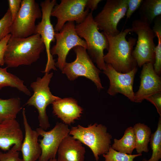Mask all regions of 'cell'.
<instances>
[{"label":"cell","mask_w":161,"mask_h":161,"mask_svg":"<svg viewBox=\"0 0 161 161\" xmlns=\"http://www.w3.org/2000/svg\"><path fill=\"white\" fill-rule=\"evenodd\" d=\"M44 49V45L38 34L24 38L11 35L4 54V64L7 68L30 65L38 60Z\"/></svg>","instance_id":"obj_1"},{"label":"cell","mask_w":161,"mask_h":161,"mask_svg":"<svg viewBox=\"0 0 161 161\" xmlns=\"http://www.w3.org/2000/svg\"><path fill=\"white\" fill-rule=\"evenodd\" d=\"M131 32L130 28H127L115 35L103 32L109 44L108 52L104 56V61L116 71L121 73H127L137 66L132 54L137 39L130 37L127 41L126 38Z\"/></svg>","instance_id":"obj_2"},{"label":"cell","mask_w":161,"mask_h":161,"mask_svg":"<svg viewBox=\"0 0 161 161\" xmlns=\"http://www.w3.org/2000/svg\"><path fill=\"white\" fill-rule=\"evenodd\" d=\"M75 29L78 35L86 42L87 52L92 61L99 69L103 70L106 67L103 51L105 49L108 50L109 44L103 32L99 31L92 12L89 13L83 22L75 25Z\"/></svg>","instance_id":"obj_3"},{"label":"cell","mask_w":161,"mask_h":161,"mask_svg":"<svg viewBox=\"0 0 161 161\" xmlns=\"http://www.w3.org/2000/svg\"><path fill=\"white\" fill-rule=\"evenodd\" d=\"M107 129L105 126L96 123L87 127L78 125L71 127L69 135L88 146L98 161L99 156L106 154L111 146L112 136Z\"/></svg>","instance_id":"obj_4"},{"label":"cell","mask_w":161,"mask_h":161,"mask_svg":"<svg viewBox=\"0 0 161 161\" xmlns=\"http://www.w3.org/2000/svg\"><path fill=\"white\" fill-rule=\"evenodd\" d=\"M53 75L52 72L45 73L43 77H38L36 81L31 83L30 86L33 94L26 104L34 106L37 110L39 125L45 130L50 127L47 107L61 98L53 95L50 91L49 84Z\"/></svg>","instance_id":"obj_5"},{"label":"cell","mask_w":161,"mask_h":161,"mask_svg":"<svg viewBox=\"0 0 161 161\" xmlns=\"http://www.w3.org/2000/svg\"><path fill=\"white\" fill-rule=\"evenodd\" d=\"M150 25L147 22L140 19H135L131 23V32L137 35L132 54L140 67L146 63H154L156 45L154 39L156 36Z\"/></svg>","instance_id":"obj_6"},{"label":"cell","mask_w":161,"mask_h":161,"mask_svg":"<svg viewBox=\"0 0 161 161\" xmlns=\"http://www.w3.org/2000/svg\"><path fill=\"white\" fill-rule=\"evenodd\" d=\"M76 58L73 61L66 63L61 70L70 80L82 76L92 81L99 91L103 89L99 77L100 70L96 66L89 55L86 49L80 46L74 47Z\"/></svg>","instance_id":"obj_7"},{"label":"cell","mask_w":161,"mask_h":161,"mask_svg":"<svg viewBox=\"0 0 161 161\" xmlns=\"http://www.w3.org/2000/svg\"><path fill=\"white\" fill-rule=\"evenodd\" d=\"M39 4L34 0H22L20 10L11 26L10 34L14 37L26 38L35 34V21L41 18Z\"/></svg>","instance_id":"obj_8"},{"label":"cell","mask_w":161,"mask_h":161,"mask_svg":"<svg viewBox=\"0 0 161 161\" xmlns=\"http://www.w3.org/2000/svg\"><path fill=\"white\" fill-rule=\"evenodd\" d=\"M75 26L74 21L67 22L60 31L55 33L56 43L50 49V52L52 56L57 55L56 66L61 71L66 63V57L71 49L78 46L86 49L87 48L85 41L77 34Z\"/></svg>","instance_id":"obj_9"},{"label":"cell","mask_w":161,"mask_h":161,"mask_svg":"<svg viewBox=\"0 0 161 161\" xmlns=\"http://www.w3.org/2000/svg\"><path fill=\"white\" fill-rule=\"evenodd\" d=\"M127 8V0H107L94 18L99 30L112 35L118 34V24L126 16Z\"/></svg>","instance_id":"obj_10"},{"label":"cell","mask_w":161,"mask_h":161,"mask_svg":"<svg viewBox=\"0 0 161 161\" xmlns=\"http://www.w3.org/2000/svg\"><path fill=\"white\" fill-rule=\"evenodd\" d=\"M57 4L56 0H46L40 4L42 12L41 20L36 25L35 34L41 36L44 45L47 60L45 69L43 72L49 73L51 69L57 70L55 63L50 53V44L55 41V31L52 24L50 17L52 10Z\"/></svg>","instance_id":"obj_11"},{"label":"cell","mask_w":161,"mask_h":161,"mask_svg":"<svg viewBox=\"0 0 161 161\" xmlns=\"http://www.w3.org/2000/svg\"><path fill=\"white\" fill-rule=\"evenodd\" d=\"M87 0H62L53 8L51 16L57 18L54 28L55 32L61 31L66 22L75 21L78 24L85 20L89 10L86 8Z\"/></svg>","instance_id":"obj_12"},{"label":"cell","mask_w":161,"mask_h":161,"mask_svg":"<svg viewBox=\"0 0 161 161\" xmlns=\"http://www.w3.org/2000/svg\"><path fill=\"white\" fill-rule=\"evenodd\" d=\"M36 131L39 136L43 137L38 142L41 153L38 161H49L56 158L59 146L64 138L69 134V126L62 122H57L51 130L46 131L39 127Z\"/></svg>","instance_id":"obj_13"},{"label":"cell","mask_w":161,"mask_h":161,"mask_svg":"<svg viewBox=\"0 0 161 161\" xmlns=\"http://www.w3.org/2000/svg\"><path fill=\"white\" fill-rule=\"evenodd\" d=\"M103 72L108 77L109 86L107 93L111 96H114L120 93L127 97L133 102H135L133 85L137 67L130 71L125 73L117 72L110 65L106 64Z\"/></svg>","instance_id":"obj_14"},{"label":"cell","mask_w":161,"mask_h":161,"mask_svg":"<svg viewBox=\"0 0 161 161\" xmlns=\"http://www.w3.org/2000/svg\"><path fill=\"white\" fill-rule=\"evenodd\" d=\"M142 66L140 86L134 93L136 103H141L150 95L161 92V77L155 72L153 64L148 63Z\"/></svg>","instance_id":"obj_15"},{"label":"cell","mask_w":161,"mask_h":161,"mask_svg":"<svg viewBox=\"0 0 161 161\" xmlns=\"http://www.w3.org/2000/svg\"><path fill=\"white\" fill-rule=\"evenodd\" d=\"M23 138L21 128L16 119L0 124V148L2 150L8 151L13 146L15 150L20 151Z\"/></svg>","instance_id":"obj_16"},{"label":"cell","mask_w":161,"mask_h":161,"mask_svg":"<svg viewBox=\"0 0 161 161\" xmlns=\"http://www.w3.org/2000/svg\"><path fill=\"white\" fill-rule=\"evenodd\" d=\"M25 130V137L22 143L21 151L23 161H36L40 157L41 151L38 143L39 134L36 130H32L26 117L25 110L22 112Z\"/></svg>","instance_id":"obj_17"},{"label":"cell","mask_w":161,"mask_h":161,"mask_svg":"<svg viewBox=\"0 0 161 161\" xmlns=\"http://www.w3.org/2000/svg\"><path fill=\"white\" fill-rule=\"evenodd\" d=\"M52 104L54 115L68 126L80 119L83 113V109L72 97L61 98Z\"/></svg>","instance_id":"obj_18"},{"label":"cell","mask_w":161,"mask_h":161,"mask_svg":"<svg viewBox=\"0 0 161 161\" xmlns=\"http://www.w3.org/2000/svg\"><path fill=\"white\" fill-rule=\"evenodd\" d=\"M85 153L83 144L69 134L59 146L57 159L58 161H84Z\"/></svg>","instance_id":"obj_19"},{"label":"cell","mask_w":161,"mask_h":161,"mask_svg":"<svg viewBox=\"0 0 161 161\" xmlns=\"http://www.w3.org/2000/svg\"><path fill=\"white\" fill-rule=\"evenodd\" d=\"M21 109L19 98H0V124L7 120L16 119Z\"/></svg>","instance_id":"obj_20"},{"label":"cell","mask_w":161,"mask_h":161,"mask_svg":"<svg viewBox=\"0 0 161 161\" xmlns=\"http://www.w3.org/2000/svg\"><path fill=\"white\" fill-rule=\"evenodd\" d=\"M140 19L151 24L161 15V0H143L139 8Z\"/></svg>","instance_id":"obj_21"},{"label":"cell","mask_w":161,"mask_h":161,"mask_svg":"<svg viewBox=\"0 0 161 161\" xmlns=\"http://www.w3.org/2000/svg\"><path fill=\"white\" fill-rule=\"evenodd\" d=\"M136 142L135 148L137 154L149 151L148 144L151 134V129L144 123H138L133 127Z\"/></svg>","instance_id":"obj_22"},{"label":"cell","mask_w":161,"mask_h":161,"mask_svg":"<svg viewBox=\"0 0 161 161\" xmlns=\"http://www.w3.org/2000/svg\"><path fill=\"white\" fill-rule=\"evenodd\" d=\"M111 148L121 152L132 154L135 148V136L133 127L130 126L125 130L123 136L120 139H114Z\"/></svg>","instance_id":"obj_23"},{"label":"cell","mask_w":161,"mask_h":161,"mask_svg":"<svg viewBox=\"0 0 161 161\" xmlns=\"http://www.w3.org/2000/svg\"><path fill=\"white\" fill-rule=\"evenodd\" d=\"M8 68L0 67V89L5 86H10L16 88L28 96L31 93L24 84V81L16 76L8 72Z\"/></svg>","instance_id":"obj_24"},{"label":"cell","mask_w":161,"mask_h":161,"mask_svg":"<svg viewBox=\"0 0 161 161\" xmlns=\"http://www.w3.org/2000/svg\"><path fill=\"white\" fill-rule=\"evenodd\" d=\"M150 142L152 156L148 160L143 159L142 161H159L161 158V117L159 118L156 131L151 134Z\"/></svg>","instance_id":"obj_25"},{"label":"cell","mask_w":161,"mask_h":161,"mask_svg":"<svg viewBox=\"0 0 161 161\" xmlns=\"http://www.w3.org/2000/svg\"><path fill=\"white\" fill-rule=\"evenodd\" d=\"M154 25L152 29L156 37L157 38L158 43L155 50L154 64L156 66L161 65V17H157L154 20Z\"/></svg>","instance_id":"obj_26"},{"label":"cell","mask_w":161,"mask_h":161,"mask_svg":"<svg viewBox=\"0 0 161 161\" xmlns=\"http://www.w3.org/2000/svg\"><path fill=\"white\" fill-rule=\"evenodd\" d=\"M142 154H129L121 152L114 150L111 146L108 152L102 155L105 158L104 161H134L135 157Z\"/></svg>","instance_id":"obj_27"},{"label":"cell","mask_w":161,"mask_h":161,"mask_svg":"<svg viewBox=\"0 0 161 161\" xmlns=\"http://www.w3.org/2000/svg\"><path fill=\"white\" fill-rule=\"evenodd\" d=\"M12 22L11 15L8 9L0 19V41L7 35L10 34Z\"/></svg>","instance_id":"obj_28"},{"label":"cell","mask_w":161,"mask_h":161,"mask_svg":"<svg viewBox=\"0 0 161 161\" xmlns=\"http://www.w3.org/2000/svg\"><path fill=\"white\" fill-rule=\"evenodd\" d=\"M0 161H23L19 156L18 151L12 148L8 151L4 153L0 152Z\"/></svg>","instance_id":"obj_29"},{"label":"cell","mask_w":161,"mask_h":161,"mask_svg":"<svg viewBox=\"0 0 161 161\" xmlns=\"http://www.w3.org/2000/svg\"><path fill=\"white\" fill-rule=\"evenodd\" d=\"M128 8L126 16L127 19H129L132 14L139 8L143 0H127Z\"/></svg>","instance_id":"obj_30"},{"label":"cell","mask_w":161,"mask_h":161,"mask_svg":"<svg viewBox=\"0 0 161 161\" xmlns=\"http://www.w3.org/2000/svg\"><path fill=\"white\" fill-rule=\"evenodd\" d=\"M21 0H8L9 8L11 13L12 22L14 20L21 7Z\"/></svg>","instance_id":"obj_31"},{"label":"cell","mask_w":161,"mask_h":161,"mask_svg":"<svg viewBox=\"0 0 161 161\" xmlns=\"http://www.w3.org/2000/svg\"><path fill=\"white\" fill-rule=\"evenodd\" d=\"M148 100L156 108L157 112L161 117V92L153 94L145 99Z\"/></svg>","instance_id":"obj_32"},{"label":"cell","mask_w":161,"mask_h":161,"mask_svg":"<svg viewBox=\"0 0 161 161\" xmlns=\"http://www.w3.org/2000/svg\"><path fill=\"white\" fill-rule=\"evenodd\" d=\"M11 36V34H9L0 41V65L1 66H3L4 64V54L8 42Z\"/></svg>","instance_id":"obj_33"},{"label":"cell","mask_w":161,"mask_h":161,"mask_svg":"<svg viewBox=\"0 0 161 161\" xmlns=\"http://www.w3.org/2000/svg\"><path fill=\"white\" fill-rule=\"evenodd\" d=\"M101 1V0H87L86 8L90 10L92 12L97 8L98 5Z\"/></svg>","instance_id":"obj_34"},{"label":"cell","mask_w":161,"mask_h":161,"mask_svg":"<svg viewBox=\"0 0 161 161\" xmlns=\"http://www.w3.org/2000/svg\"><path fill=\"white\" fill-rule=\"evenodd\" d=\"M49 161H58L57 159L56 158H53L52 159H50Z\"/></svg>","instance_id":"obj_35"}]
</instances>
